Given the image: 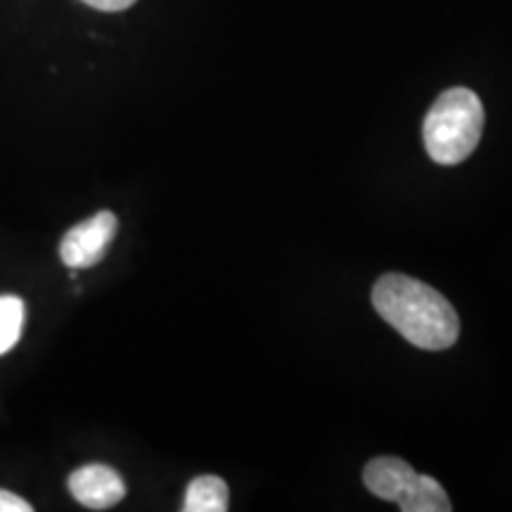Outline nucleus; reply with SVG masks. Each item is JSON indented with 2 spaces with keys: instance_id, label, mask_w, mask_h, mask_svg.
Wrapping results in <instances>:
<instances>
[{
  "instance_id": "f257e3e1",
  "label": "nucleus",
  "mask_w": 512,
  "mask_h": 512,
  "mask_svg": "<svg viewBox=\"0 0 512 512\" xmlns=\"http://www.w3.org/2000/svg\"><path fill=\"white\" fill-rule=\"evenodd\" d=\"M373 306L413 347L441 351L460 335V318L444 294L403 273H387L373 287Z\"/></svg>"
},
{
  "instance_id": "f03ea898",
  "label": "nucleus",
  "mask_w": 512,
  "mask_h": 512,
  "mask_svg": "<svg viewBox=\"0 0 512 512\" xmlns=\"http://www.w3.org/2000/svg\"><path fill=\"white\" fill-rule=\"evenodd\" d=\"M484 133V105L470 88H448L441 93L422 121L427 155L441 166L465 162L475 152Z\"/></svg>"
},
{
  "instance_id": "7ed1b4c3",
  "label": "nucleus",
  "mask_w": 512,
  "mask_h": 512,
  "mask_svg": "<svg viewBox=\"0 0 512 512\" xmlns=\"http://www.w3.org/2000/svg\"><path fill=\"white\" fill-rule=\"evenodd\" d=\"M363 484L382 501L396 503L403 512H448L451 501L434 477L418 475L406 460L382 456L363 470Z\"/></svg>"
},
{
  "instance_id": "20e7f679",
  "label": "nucleus",
  "mask_w": 512,
  "mask_h": 512,
  "mask_svg": "<svg viewBox=\"0 0 512 512\" xmlns=\"http://www.w3.org/2000/svg\"><path fill=\"white\" fill-rule=\"evenodd\" d=\"M117 230L119 221L112 211H98L91 219L67 230V235L60 242L62 264L74 268V271L100 264Z\"/></svg>"
},
{
  "instance_id": "39448f33",
  "label": "nucleus",
  "mask_w": 512,
  "mask_h": 512,
  "mask_svg": "<svg viewBox=\"0 0 512 512\" xmlns=\"http://www.w3.org/2000/svg\"><path fill=\"white\" fill-rule=\"evenodd\" d=\"M69 491L81 505L91 510H107L126 496V484L110 465L91 463L72 472Z\"/></svg>"
},
{
  "instance_id": "423d86ee",
  "label": "nucleus",
  "mask_w": 512,
  "mask_h": 512,
  "mask_svg": "<svg viewBox=\"0 0 512 512\" xmlns=\"http://www.w3.org/2000/svg\"><path fill=\"white\" fill-rule=\"evenodd\" d=\"M228 484L221 477L202 475L195 477L185 491V512H226L228 510Z\"/></svg>"
},
{
  "instance_id": "0eeeda50",
  "label": "nucleus",
  "mask_w": 512,
  "mask_h": 512,
  "mask_svg": "<svg viewBox=\"0 0 512 512\" xmlns=\"http://www.w3.org/2000/svg\"><path fill=\"white\" fill-rule=\"evenodd\" d=\"M24 302L15 294L0 297V356L8 354L22 337Z\"/></svg>"
},
{
  "instance_id": "6e6552de",
  "label": "nucleus",
  "mask_w": 512,
  "mask_h": 512,
  "mask_svg": "<svg viewBox=\"0 0 512 512\" xmlns=\"http://www.w3.org/2000/svg\"><path fill=\"white\" fill-rule=\"evenodd\" d=\"M0 512H31V505L17 494L0 489Z\"/></svg>"
},
{
  "instance_id": "1a4fd4ad",
  "label": "nucleus",
  "mask_w": 512,
  "mask_h": 512,
  "mask_svg": "<svg viewBox=\"0 0 512 512\" xmlns=\"http://www.w3.org/2000/svg\"><path fill=\"white\" fill-rule=\"evenodd\" d=\"M81 3L91 5V8L100 12H121L131 8V5H136L138 0H81Z\"/></svg>"
}]
</instances>
